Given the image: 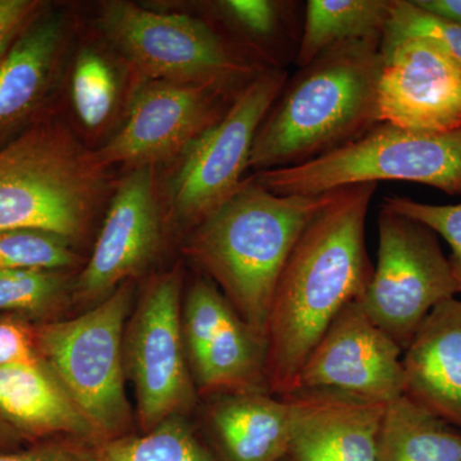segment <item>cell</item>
I'll use <instances>...</instances> for the list:
<instances>
[{"mask_svg": "<svg viewBox=\"0 0 461 461\" xmlns=\"http://www.w3.org/2000/svg\"><path fill=\"white\" fill-rule=\"evenodd\" d=\"M377 184L339 191L306 226L278 280L266 332V379L290 395L309 355L346 305L359 300L373 267L366 221Z\"/></svg>", "mask_w": 461, "mask_h": 461, "instance_id": "1", "label": "cell"}, {"mask_svg": "<svg viewBox=\"0 0 461 461\" xmlns=\"http://www.w3.org/2000/svg\"><path fill=\"white\" fill-rule=\"evenodd\" d=\"M339 190L277 195L251 177L196 224L187 239L186 256L264 342L273 295L288 257L306 226Z\"/></svg>", "mask_w": 461, "mask_h": 461, "instance_id": "2", "label": "cell"}, {"mask_svg": "<svg viewBox=\"0 0 461 461\" xmlns=\"http://www.w3.org/2000/svg\"><path fill=\"white\" fill-rule=\"evenodd\" d=\"M382 39L341 42L286 83L254 139L249 168H286L344 147L379 122Z\"/></svg>", "mask_w": 461, "mask_h": 461, "instance_id": "3", "label": "cell"}, {"mask_svg": "<svg viewBox=\"0 0 461 461\" xmlns=\"http://www.w3.org/2000/svg\"><path fill=\"white\" fill-rule=\"evenodd\" d=\"M107 168L65 124H35L0 149V232L83 239L104 199Z\"/></svg>", "mask_w": 461, "mask_h": 461, "instance_id": "4", "label": "cell"}, {"mask_svg": "<svg viewBox=\"0 0 461 461\" xmlns=\"http://www.w3.org/2000/svg\"><path fill=\"white\" fill-rule=\"evenodd\" d=\"M133 285L124 282L86 313L35 326L39 355L100 439L129 435L123 338Z\"/></svg>", "mask_w": 461, "mask_h": 461, "instance_id": "5", "label": "cell"}, {"mask_svg": "<svg viewBox=\"0 0 461 461\" xmlns=\"http://www.w3.org/2000/svg\"><path fill=\"white\" fill-rule=\"evenodd\" d=\"M254 178L277 195H321L379 181L417 182L461 195V130L432 135L378 123L344 147Z\"/></svg>", "mask_w": 461, "mask_h": 461, "instance_id": "6", "label": "cell"}, {"mask_svg": "<svg viewBox=\"0 0 461 461\" xmlns=\"http://www.w3.org/2000/svg\"><path fill=\"white\" fill-rule=\"evenodd\" d=\"M98 23L108 41L151 81L226 91L266 69L254 68L204 21L187 14L108 2Z\"/></svg>", "mask_w": 461, "mask_h": 461, "instance_id": "7", "label": "cell"}, {"mask_svg": "<svg viewBox=\"0 0 461 461\" xmlns=\"http://www.w3.org/2000/svg\"><path fill=\"white\" fill-rule=\"evenodd\" d=\"M457 294L435 230L382 208L377 266L359 299L368 317L403 351L430 312Z\"/></svg>", "mask_w": 461, "mask_h": 461, "instance_id": "8", "label": "cell"}, {"mask_svg": "<svg viewBox=\"0 0 461 461\" xmlns=\"http://www.w3.org/2000/svg\"><path fill=\"white\" fill-rule=\"evenodd\" d=\"M182 286L180 267L151 278L124 330V371L142 432L198 403L182 330Z\"/></svg>", "mask_w": 461, "mask_h": 461, "instance_id": "9", "label": "cell"}, {"mask_svg": "<svg viewBox=\"0 0 461 461\" xmlns=\"http://www.w3.org/2000/svg\"><path fill=\"white\" fill-rule=\"evenodd\" d=\"M286 83L284 69H263L184 151L171 186L178 220L195 227L239 189L258 129Z\"/></svg>", "mask_w": 461, "mask_h": 461, "instance_id": "10", "label": "cell"}, {"mask_svg": "<svg viewBox=\"0 0 461 461\" xmlns=\"http://www.w3.org/2000/svg\"><path fill=\"white\" fill-rule=\"evenodd\" d=\"M182 330L199 396L269 390L266 342L209 278H199L187 291L182 305Z\"/></svg>", "mask_w": 461, "mask_h": 461, "instance_id": "11", "label": "cell"}, {"mask_svg": "<svg viewBox=\"0 0 461 461\" xmlns=\"http://www.w3.org/2000/svg\"><path fill=\"white\" fill-rule=\"evenodd\" d=\"M379 122L420 133L461 130V62L438 42L411 36L382 45Z\"/></svg>", "mask_w": 461, "mask_h": 461, "instance_id": "12", "label": "cell"}, {"mask_svg": "<svg viewBox=\"0 0 461 461\" xmlns=\"http://www.w3.org/2000/svg\"><path fill=\"white\" fill-rule=\"evenodd\" d=\"M402 353L355 300L315 345L297 390H332L368 402H393L403 395Z\"/></svg>", "mask_w": 461, "mask_h": 461, "instance_id": "13", "label": "cell"}, {"mask_svg": "<svg viewBox=\"0 0 461 461\" xmlns=\"http://www.w3.org/2000/svg\"><path fill=\"white\" fill-rule=\"evenodd\" d=\"M224 90L151 81L133 96L129 115L113 138L96 151L103 165L132 168L182 156L221 117Z\"/></svg>", "mask_w": 461, "mask_h": 461, "instance_id": "14", "label": "cell"}, {"mask_svg": "<svg viewBox=\"0 0 461 461\" xmlns=\"http://www.w3.org/2000/svg\"><path fill=\"white\" fill-rule=\"evenodd\" d=\"M162 242L154 167L133 168L118 184L93 256L75 285L84 302H102L144 271Z\"/></svg>", "mask_w": 461, "mask_h": 461, "instance_id": "15", "label": "cell"}, {"mask_svg": "<svg viewBox=\"0 0 461 461\" xmlns=\"http://www.w3.org/2000/svg\"><path fill=\"white\" fill-rule=\"evenodd\" d=\"M291 461H378L387 403L332 390L302 388L284 396Z\"/></svg>", "mask_w": 461, "mask_h": 461, "instance_id": "16", "label": "cell"}, {"mask_svg": "<svg viewBox=\"0 0 461 461\" xmlns=\"http://www.w3.org/2000/svg\"><path fill=\"white\" fill-rule=\"evenodd\" d=\"M403 395L461 430V299L446 300L402 353Z\"/></svg>", "mask_w": 461, "mask_h": 461, "instance_id": "17", "label": "cell"}, {"mask_svg": "<svg viewBox=\"0 0 461 461\" xmlns=\"http://www.w3.org/2000/svg\"><path fill=\"white\" fill-rule=\"evenodd\" d=\"M208 446L215 461H282L290 444L285 399L269 390H244L208 396Z\"/></svg>", "mask_w": 461, "mask_h": 461, "instance_id": "18", "label": "cell"}, {"mask_svg": "<svg viewBox=\"0 0 461 461\" xmlns=\"http://www.w3.org/2000/svg\"><path fill=\"white\" fill-rule=\"evenodd\" d=\"M0 420L32 442L59 437L100 441L42 359L0 366Z\"/></svg>", "mask_w": 461, "mask_h": 461, "instance_id": "19", "label": "cell"}, {"mask_svg": "<svg viewBox=\"0 0 461 461\" xmlns=\"http://www.w3.org/2000/svg\"><path fill=\"white\" fill-rule=\"evenodd\" d=\"M65 41L60 16L38 17L0 60V136L32 113L47 93Z\"/></svg>", "mask_w": 461, "mask_h": 461, "instance_id": "20", "label": "cell"}, {"mask_svg": "<svg viewBox=\"0 0 461 461\" xmlns=\"http://www.w3.org/2000/svg\"><path fill=\"white\" fill-rule=\"evenodd\" d=\"M378 461H461V430L400 396L386 405Z\"/></svg>", "mask_w": 461, "mask_h": 461, "instance_id": "21", "label": "cell"}, {"mask_svg": "<svg viewBox=\"0 0 461 461\" xmlns=\"http://www.w3.org/2000/svg\"><path fill=\"white\" fill-rule=\"evenodd\" d=\"M393 0H309L297 51L300 68L341 42L382 39Z\"/></svg>", "mask_w": 461, "mask_h": 461, "instance_id": "22", "label": "cell"}, {"mask_svg": "<svg viewBox=\"0 0 461 461\" xmlns=\"http://www.w3.org/2000/svg\"><path fill=\"white\" fill-rule=\"evenodd\" d=\"M89 461H215L208 445L182 415H175L142 435L84 441Z\"/></svg>", "mask_w": 461, "mask_h": 461, "instance_id": "23", "label": "cell"}, {"mask_svg": "<svg viewBox=\"0 0 461 461\" xmlns=\"http://www.w3.org/2000/svg\"><path fill=\"white\" fill-rule=\"evenodd\" d=\"M67 290L63 271L0 269V314L47 317L62 305Z\"/></svg>", "mask_w": 461, "mask_h": 461, "instance_id": "24", "label": "cell"}, {"mask_svg": "<svg viewBox=\"0 0 461 461\" xmlns=\"http://www.w3.org/2000/svg\"><path fill=\"white\" fill-rule=\"evenodd\" d=\"M77 262L71 242L54 233L41 230L0 232V269L65 271Z\"/></svg>", "mask_w": 461, "mask_h": 461, "instance_id": "25", "label": "cell"}, {"mask_svg": "<svg viewBox=\"0 0 461 461\" xmlns=\"http://www.w3.org/2000/svg\"><path fill=\"white\" fill-rule=\"evenodd\" d=\"M117 84L108 63L94 51L77 58L72 76V100L85 126L95 129L113 111Z\"/></svg>", "mask_w": 461, "mask_h": 461, "instance_id": "26", "label": "cell"}, {"mask_svg": "<svg viewBox=\"0 0 461 461\" xmlns=\"http://www.w3.org/2000/svg\"><path fill=\"white\" fill-rule=\"evenodd\" d=\"M411 36L432 39L461 62V23L430 14L414 0H393L382 45Z\"/></svg>", "mask_w": 461, "mask_h": 461, "instance_id": "27", "label": "cell"}, {"mask_svg": "<svg viewBox=\"0 0 461 461\" xmlns=\"http://www.w3.org/2000/svg\"><path fill=\"white\" fill-rule=\"evenodd\" d=\"M384 209L405 215L411 220L426 224L447 242L451 249L448 258L457 291L461 294V204L433 205L402 196L386 198Z\"/></svg>", "mask_w": 461, "mask_h": 461, "instance_id": "28", "label": "cell"}, {"mask_svg": "<svg viewBox=\"0 0 461 461\" xmlns=\"http://www.w3.org/2000/svg\"><path fill=\"white\" fill-rule=\"evenodd\" d=\"M41 359L35 326L18 315H0V366L32 364Z\"/></svg>", "mask_w": 461, "mask_h": 461, "instance_id": "29", "label": "cell"}, {"mask_svg": "<svg viewBox=\"0 0 461 461\" xmlns=\"http://www.w3.org/2000/svg\"><path fill=\"white\" fill-rule=\"evenodd\" d=\"M218 5L253 35L268 38L277 30L280 20L278 3L269 0H226Z\"/></svg>", "mask_w": 461, "mask_h": 461, "instance_id": "30", "label": "cell"}, {"mask_svg": "<svg viewBox=\"0 0 461 461\" xmlns=\"http://www.w3.org/2000/svg\"><path fill=\"white\" fill-rule=\"evenodd\" d=\"M0 461H89L84 441L74 438H50L33 442L25 450L0 451Z\"/></svg>", "mask_w": 461, "mask_h": 461, "instance_id": "31", "label": "cell"}, {"mask_svg": "<svg viewBox=\"0 0 461 461\" xmlns=\"http://www.w3.org/2000/svg\"><path fill=\"white\" fill-rule=\"evenodd\" d=\"M41 7L38 0H0V60L39 17Z\"/></svg>", "mask_w": 461, "mask_h": 461, "instance_id": "32", "label": "cell"}, {"mask_svg": "<svg viewBox=\"0 0 461 461\" xmlns=\"http://www.w3.org/2000/svg\"><path fill=\"white\" fill-rule=\"evenodd\" d=\"M414 3L430 14L461 23V0H414Z\"/></svg>", "mask_w": 461, "mask_h": 461, "instance_id": "33", "label": "cell"}, {"mask_svg": "<svg viewBox=\"0 0 461 461\" xmlns=\"http://www.w3.org/2000/svg\"><path fill=\"white\" fill-rule=\"evenodd\" d=\"M23 438L5 421L0 420V451H12L21 444Z\"/></svg>", "mask_w": 461, "mask_h": 461, "instance_id": "34", "label": "cell"}, {"mask_svg": "<svg viewBox=\"0 0 461 461\" xmlns=\"http://www.w3.org/2000/svg\"><path fill=\"white\" fill-rule=\"evenodd\" d=\"M282 461H291V460H288V459H287V457H286V459H284V460H282Z\"/></svg>", "mask_w": 461, "mask_h": 461, "instance_id": "35", "label": "cell"}]
</instances>
